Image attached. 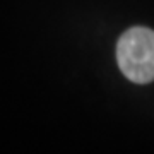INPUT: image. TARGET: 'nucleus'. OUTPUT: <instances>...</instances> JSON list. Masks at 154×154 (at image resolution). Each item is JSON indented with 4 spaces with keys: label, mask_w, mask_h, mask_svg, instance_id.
<instances>
[{
    "label": "nucleus",
    "mask_w": 154,
    "mask_h": 154,
    "mask_svg": "<svg viewBox=\"0 0 154 154\" xmlns=\"http://www.w3.org/2000/svg\"><path fill=\"white\" fill-rule=\"evenodd\" d=\"M116 62L123 75L135 84L154 81V31L135 26L120 36Z\"/></svg>",
    "instance_id": "1"
}]
</instances>
